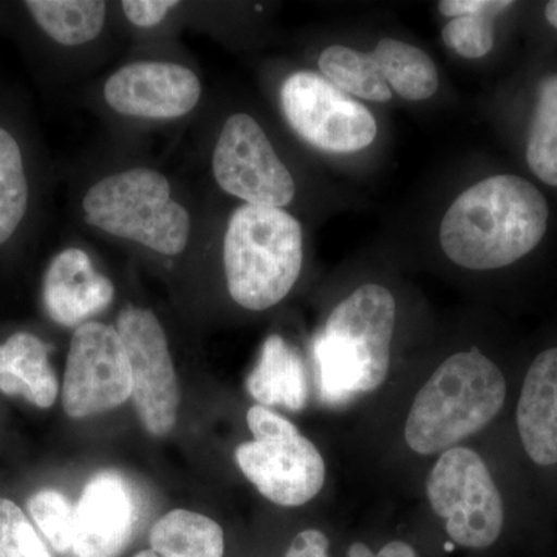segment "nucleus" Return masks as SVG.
<instances>
[{"instance_id":"1","label":"nucleus","mask_w":557,"mask_h":557,"mask_svg":"<svg viewBox=\"0 0 557 557\" xmlns=\"http://www.w3.org/2000/svg\"><path fill=\"white\" fill-rule=\"evenodd\" d=\"M548 205L536 186L496 175L465 190L446 211L440 244L454 263L497 270L518 262L544 239Z\"/></svg>"},{"instance_id":"2","label":"nucleus","mask_w":557,"mask_h":557,"mask_svg":"<svg viewBox=\"0 0 557 557\" xmlns=\"http://www.w3.org/2000/svg\"><path fill=\"white\" fill-rule=\"evenodd\" d=\"M397 304L387 288L366 284L332 311L313 341L319 398L347 405L387 379Z\"/></svg>"},{"instance_id":"3","label":"nucleus","mask_w":557,"mask_h":557,"mask_svg":"<svg viewBox=\"0 0 557 557\" xmlns=\"http://www.w3.org/2000/svg\"><path fill=\"white\" fill-rule=\"evenodd\" d=\"M507 381L478 348L446 359L418 392L406 421L413 453L434 456L478 434L500 412Z\"/></svg>"},{"instance_id":"4","label":"nucleus","mask_w":557,"mask_h":557,"mask_svg":"<svg viewBox=\"0 0 557 557\" xmlns=\"http://www.w3.org/2000/svg\"><path fill=\"white\" fill-rule=\"evenodd\" d=\"M304 260L302 226L284 208L242 205L223 240L231 298L262 311L281 302L298 282Z\"/></svg>"},{"instance_id":"5","label":"nucleus","mask_w":557,"mask_h":557,"mask_svg":"<svg viewBox=\"0 0 557 557\" xmlns=\"http://www.w3.org/2000/svg\"><path fill=\"white\" fill-rule=\"evenodd\" d=\"M83 211L94 228L159 255L177 256L188 245V209L172 199L170 180L149 168L116 172L95 183L84 196Z\"/></svg>"},{"instance_id":"6","label":"nucleus","mask_w":557,"mask_h":557,"mask_svg":"<svg viewBox=\"0 0 557 557\" xmlns=\"http://www.w3.org/2000/svg\"><path fill=\"white\" fill-rule=\"evenodd\" d=\"M252 442L236 449L237 465L263 497L281 507L313 500L325 482L321 453L299 429L263 406L247 413Z\"/></svg>"},{"instance_id":"7","label":"nucleus","mask_w":557,"mask_h":557,"mask_svg":"<svg viewBox=\"0 0 557 557\" xmlns=\"http://www.w3.org/2000/svg\"><path fill=\"white\" fill-rule=\"evenodd\" d=\"M429 504L446 533L465 548L496 544L505 523L504 500L483 458L475 450L456 448L440 456L428 479Z\"/></svg>"},{"instance_id":"8","label":"nucleus","mask_w":557,"mask_h":557,"mask_svg":"<svg viewBox=\"0 0 557 557\" xmlns=\"http://www.w3.org/2000/svg\"><path fill=\"white\" fill-rule=\"evenodd\" d=\"M282 110L292 129L314 148L350 153L376 138L375 116L319 73L302 70L282 84Z\"/></svg>"},{"instance_id":"9","label":"nucleus","mask_w":557,"mask_h":557,"mask_svg":"<svg viewBox=\"0 0 557 557\" xmlns=\"http://www.w3.org/2000/svg\"><path fill=\"white\" fill-rule=\"evenodd\" d=\"M212 174L220 188L247 205L284 208L295 199L293 175L258 121L247 113H236L223 124Z\"/></svg>"},{"instance_id":"10","label":"nucleus","mask_w":557,"mask_h":557,"mask_svg":"<svg viewBox=\"0 0 557 557\" xmlns=\"http://www.w3.org/2000/svg\"><path fill=\"white\" fill-rule=\"evenodd\" d=\"M132 397V372L119 330L101 322L79 325L70 341L62 405L72 418L100 416Z\"/></svg>"},{"instance_id":"11","label":"nucleus","mask_w":557,"mask_h":557,"mask_svg":"<svg viewBox=\"0 0 557 557\" xmlns=\"http://www.w3.org/2000/svg\"><path fill=\"white\" fill-rule=\"evenodd\" d=\"M132 372V399L150 434L164 437L177 424L180 388L166 333L150 310L127 307L116 322Z\"/></svg>"},{"instance_id":"12","label":"nucleus","mask_w":557,"mask_h":557,"mask_svg":"<svg viewBox=\"0 0 557 557\" xmlns=\"http://www.w3.org/2000/svg\"><path fill=\"white\" fill-rule=\"evenodd\" d=\"M200 97L199 76L175 62H132L116 70L104 86L110 109L134 119H182L197 108Z\"/></svg>"},{"instance_id":"13","label":"nucleus","mask_w":557,"mask_h":557,"mask_svg":"<svg viewBox=\"0 0 557 557\" xmlns=\"http://www.w3.org/2000/svg\"><path fill=\"white\" fill-rule=\"evenodd\" d=\"M137 523V502L129 483L112 471L100 472L84 486L75 507V557H119Z\"/></svg>"},{"instance_id":"14","label":"nucleus","mask_w":557,"mask_h":557,"mask_svg":"<svg viewBox=\"0 0 557 557\" xmlns=\"http://www.w3.org/2000/svg\"><path fill=\"white\" fill-rule=\"evenodd\" d=\"M115 296L112 281L95 269L86 251L69 248L51 260L44 278V304L57 324L78 327Z\"/></svg>"},{"instance_id":"15","label":"nucleus","mask_w":557,"mask_h":557,"mask_svg":"<svg viewBox=\"0 0 557 557\" xmlns=\"http://www.w3.org/2000/svg\"><path fill=\"white\" fill-rule=\"evenodd\" d=\"M523 449L539 467L557 463V347L542 351L523 381L518 405Z\"/></svg>"},{"instance_id":"16","label":"nucleus","mask_w":557,"mask_h":557,"mask_svg":"<svg viewBox=\"0 0 557 557\" xmlns=\"http://www.w3.org/2000/svg\"><path fill=\"white\" fill-rule=\"evenodd\" d=\"M249 395L263 408L298 412L310 395L309 375L298 348L281 335H271L260 350L258 366L248 376Z\"/></svg>"},{"instance_id":"17","label":"nucleus","mask_w":557,"mask_h":557,"mask_svg":"<svg viewBox=\"0 0 557 557\" xmlns=\"http://www.w3.org/2000/svg\"><path fill=\"white\" fill-rule=\"evenodd\" d=\"M0 392L20 395L40 409L54 405L60 392L49 347L32 333H14L0 344Z\"/></svg>"},{"instance_id":"18","label":"nucleus","mask_w":557,"mask_h":557,"mask_svg":"<svg viewBox=\"0 0 557 557\" xmlns=\"http://www.w3.org/2000/svg\"><path fill=\"white\" fill-rule=\"evenodd\" d=\"M149 542L150 549L134 557H223L225 553L219 523L188 509H174L157 520Z\"/></svg>"},{"instance_id":"19","label":"nucleus","mask_w":557,"mask_h":557,"mask_svg":"<svg viewBox=\"0 0 557 557\" xmlns=\"http://www.w3.org/2000/svg\"><path fill=\"white\" fill-rule=\"evenodd\" d=\"M25 7L51 39L67 47L98 38L108 14L101 0H28Z\"/></svg>"},{"instance_id":"20","label":"nucleus","mask_w":557,"mask_h":557,"mask_svg":"<svg viewBox=\"0 0 557 557\" xmlns=\"http://www.w3.org/2000/svg\"><path fill=\"white\" fill-rule=\"evenodd\" d=\"M391 90L409 101H424L438 89V72L428 53L397 39L380 40L373 51Z\"/></svg>"},{"instance_id":"21","label":"nucleus","mask_w":557,"mask_h":557,"mask_svg":"<svg viewBox=\"0 0 557 557\" xmlns=\"http://www.w3.org/2000/svg\"><path fill=\"white\" fill-rule=\"evenodd\" d=\"M322 76L341 91L362 100L387 102L392 90L373 53H361L344 46H332L319 57Z\"/></svg>"},{"instance_id":"22","label":"nucleus","mask_w":557,"mask_h":557,"mask_svg":"<svg viewBox=\"0 0 557 557\" xmlns=\"http://www.w3.org/2000/svg\"><path fill=\"white\" fill-rule=\"evenodd\" d=\"M527 161L542 182L557 188V75L548 76L539 87Z\"/></svg>"},{"instance_id":"23","label":"nucleus","mask_w":557,"mask_h":557,"mask_svg":"<svg viewBox=\"0 0 557 557\" xmlns=\"http://www.w3.org/2000/svg\"><path fill=\"white\" fill-rule=\"evenodd\" d=\"M28 205V183L20 145L0 127V245L13 236Z\"/></svg>"},{"instance_id":"24","label":"nucleus","mask_w":557,"mask_h":557,"mask_svg":"<svg viewBox=\"0 0 557 557\" xmlns=\"http://www.w3.org/2000/svg\"><path fill=\"white\" fill-rule=\"evenodd\" d=\"M515 5L512 2H494L491 9L468 16L454 17L443 28L446 46L468 60H478L494 47V16Z\"/></svg>"},{"instance_id":"25","label":"nucleus","mask_w":557,"mask_h":557,"mask_svg":"<svg viewBox=\"0 0 557 557\" xmlns=\"http://www.w3.org/2000/svg\"><path fill=\"white\" fill-rule=\"evenodd\" d=\"M28 512L51 547L62 555L72 553L75 537V507L60 491L42 490L28 500Z\"/></svg>"},{"instance_id":"26","label":"nucleus","mask_w":557,"mask_h":557,"mask_svg":"<svg viewBox=\"0 0 557 557\" xmlns=\"http://www.w3.org/2000/svg\"><path fill=\"white\" fill-rule=\"evenodd\" d=\"M0 557H53L24 511L0 498Z\"/></svg>"},{"instance_id":"27","label":"nucleus","mask_w":557,"mask_h":557,"mask_svg":"<svg viewBox=\"0 0 557 557\" xmlns=\"http://www.w3.org/2000/svg\"><path fill=\"white\" fill-rule=\"evenodd\" d=\"M177 5L175 0H124L121 3L124 16L139 28L156 27Z\"/></svg>"},{"instance_id":"28","label":"nucleus","mask_w":557,"mask_h":557,"mask_svg":"<svg viewBox=\"0 0 557 557\" xmlns=\"http://www.w3.org/2000/svg\"><path fill=\"white\" fill-rule=\"evenodd\" d=\"M285 557H329V539L318 530H306L293 539Z\"/></svg>"},{"instance_id":"29","label":"nucleus","mask_w":557,"mask_h":557,"mask_svg":"<svg viewBox=\"0 0 557 557\" xmlns=\"http://www.w3.org/2000/svg\"><path fill=\"white\" fill-rule=\"evenodd\" d=\"M348 557H417L416 549L401 541L388 542L379 553H373L368 545L357 542L348 548Z\"/></svg>"},{"instance_id":"30","label":"nucleus","mask_w":557,"mask_h":557,"mask_svg":"<svg viewBox=\"0 0 557 557\" xmlns=\"http://www.w3.org/2000/svg\"><path fill=\"white\" fill-rule=\"evenodd\" d=\"M496 0H443L438 3L440 13L443 16L460 17L468 14L480 13L494 5Z\"/></svg>"},{"instance_id":"31","label":"nucleus","mask_w":557,"mask_h":557,"mask_svg":"<svg viewBox=\"0 0 557 557\" xmlns=\"http://www.w3.org/2000/svg\"><path fill=\"white\" fill-rule=\"evenodd\" d=\"M545 17L553 27L557 28V0H552V2L547 3L545 7Z\"/></svg>"}]
</instances>
